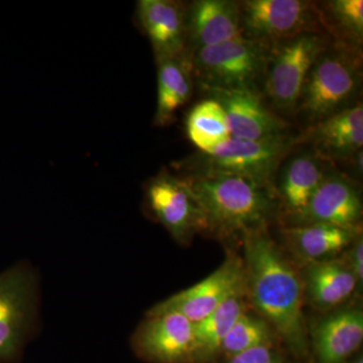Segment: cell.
<instances>
[{
    "mask_svg": "<svg viewBox=\"0 0 363 363\" xmlns=\"http://www.w3.org/2000/svg\"><path fill=\"white\" fill-rule=\"evenodd\" d=\"M189 140L199 152H208L231 138L228 121L222 105L208 98L195 105L187 116Z\"/></svg>",
    "mask_w": 363,
    "mask_h": 363,
    "instance_id": "obj_23",
    "label": "cell"
},
{
    "mask_svg": "<svg viewBox=\"0 0 363 363\" xmlns=\"http://www.w3.org/2000/svg\"><path fill=\"white\" fill-rule=\"evenodd\" d=\"M145 200L157 220L179 242L187 243L205 231L201 208L183 177L162 172L147 183Z\"/></svg>",
    "mask_w": 363,
    "mask_h": 363,
    "instance_id": "obj_10",
    "label": "cell"
},
{
    "mask_svg": "<svg viewBox=\"0 0 363 363\" xmlns=\"http://www.w3.org/2000/svg\"><path fill=\"white\" fill-rule=\"evenodd\" d=\"M245 37L267 45L307 33H322L319 6L305 0H245L238 2Z\"/></svg>",
    "mask_w": 363,
    "mask_h": 363,
    "instance_id": "obj_8",
    "label": "cell"
},
{
    "mask_svg": "<svg viewBox=\"0 0 363 363\" xmlns=\"http://www.w3.org/2000/svg\"><path fill=\"white\" fill-rule=\"evenodd\" d=\"M304 286L307 297L315 307L329 310L350 298L357 281L347 262L326 259L308 266Z\"/></svg>",
    "mask_w": 363,
    "mask_h": 363,
    "instance_id": "obj_19",
    "label": "cell"
},
{
    "mask_svg": "<svg viewBox=\"0 0 363 363\" xmlns=\"http://www.w3.org/2000/svg\"><path fill=\"white\" fill-rule=\"evenodd\" d=\"M138 16L157 59L183 56L187 43V6L173 0H140Z\"/></svg>",
    "mask_w": 363,
    "mask_h": 363,
    "instance_id": "obj_17",
    "label": "cell"
},
{
    "mask_svg": "<svg viewBox=\"0 0 363 363\" xmlns=\"http://www.w3.org/2000/svg\"><path fill=\"white\" fill-rule=\"evenodd\" d=\"M357 231L327 224H310L285 228L283 236L298 257L311 264L330 259L342 252L357 236Z\"/></svg>",
    "mask_w": 363,
    "mask_h": 363,
    "instance_id": "obj_20",
    "label": "cell"
},
{
    "mask_svg": "<svg viewBox=\"0 0 363 363\" xmlns=\"http://www.w3.org/2000/svg\"><path fill=\"white\" fill-rule=\"evenodd\" d=\"M272 45L242 37L183 55L189 69L207 93L243 88L259 89Z\"/></svg>",
    "mask_w": 363,
    "mask_h": 363,
    "instance_id": "obj_4",
    "label": "cell"
},
{
    "mask_svg": "<svg viewBox=\"0 0 363 363\" xmlns=\"http://www.w3.org/2000/svg\"><path fill=\"white\" fill-rule=\"evenodd\" d=\"M329 44L327 33H307L272 45L264 90L278 111H296L308 73Z\"/></svg>",
    "mask_w": 363,
    "mask_h": 363,
    "instance_id": "obj_6",
    "label": "cell"
},
{
    "mask_svg": "<svg viewBox=\"0 0 363 363\" xmlns=\"http://www.w3.org/2000/svg\"><path fill=\"white\" fill-rule=\"evenodd\" d=\"M38 279L32 267L16 264L0 274V363L20 358L37 320Z\"/></svg>",
    "mask_w": 363,
    "mask_h": 363,
    "instance_id": "obj_7",
    "label": "cell"
},
{
    "mask_svg": "<svg viewBox=\"0 0 363 363\" xmlns=\"http://www.w3.org/2000/svg\"><path fill=\"white\" fill-rule=\"evenodd\" d=\"M217 363H289V360L277 346H260Z\"/></svg>",
    "mask_w": 363,
    "mask_h": 363,
    "instance_id": "obj_26",
    "label": "cell"
},
{
    "mask_svg": "<svg viewBox=\"0 0 363 363\" xmlns=\"http://www.w3.org/2000/svg\"><path fill=\"white\" fill-rule=\"evenodd\" d=\"M286 135L262 140L230 138L208 152H199L181 162L184 174H229L250 179L272 189V178L294 147Z\"/></svg>",
    "mask_w": 363,
    "mask_h": 363,
    "instance_id": "obj_5",
    "label": "cell"
},
{
    "mask_svg": "<svg viewBox=\"0 0 363 363\" xmlns=\"http://www.w3.org/2000/svg\"><path fill=\"white\" fill-rule=\"evenodd\" d=\"M131 338V347L149 363H194L193 323L177 312L147 315Z\"/></svg>",
    "mask_w": 363,
    "mask_h": 363,
    "instance_id": "obj_11",
    "label": "cell"
},
{
    "mask_svg": "<svg viewBox=\"0 0 363 363\" xmlns=\"http://www.w3.org/2000/svg\"><path fill=\"white\" fill-rule=\"evenodd\" d=\"M243 312L245 306L241 297H234L193 324L194 363L217 362L224 339Z\"/></svg>",
    "mask_w": 363,
    "mask_h": 363,
    "instance_id": "obj_22",
    "label": "cell"
},
{
    "mask_svg": "<svg viewBox=\"0 0 363 363\" xmlns=\"http://www.w3.org/2000/svg\"><path fill=\"white\" fill-rule=\"evenodd\" d=\"M298 145H311L313 152L328 162L351 161L362 150L363 106L362 102L311 124L308 130L293 140Z\"/></svg>",
    "mask_w": 363,
    "mask_h": 363,
    "instance_id": "obj_12",
    "label": "cell"
},
{
    "mask_svg": "<svg viewBox=\"0 0 363 363\" xmlns=\"http://www.w3.org/2000/svg\"><path fill=\"white\" fill-rule=\"evenodd\" d=\"M350 269L357 279V285L363 281V242L362 238H358L352 248L350 257Z\"/></svg>",
    "mask_w": 363,
    "mask_h": 363,
    "instance_id": "obj_27",
    "label": "cell"
},
{
    "mask_svg": "<svg viewBox=\"0 0 363 363\" xmlns=\"http://www.w3.org/2000/svg\"><path fill=\"white\" fill-rule=\"evenodd\" d=\"M209 95L223 107L231 138L262 140L285 135L286 123L267 108L259 89L217 91Z\"/></svg>",
    "mask_w": 363,
    "mask_h": 363,
    "instance_id": "obj_14",
    "label": "cell"
},
{
    "mask_svg": "<svg viewBox=\"0 0 363 363\" xmlns=\"http://www.w3.org/2000/svg\"><path fill=\"white\" fill-rule=\"evenodd\" d=\"M346 363H363V355L362 352L355 353Z\"/></svg>",
    "mask_w": 363,
    "mask_h": 363,
    "instance_id": "obj_28",
    "label": "cell"
},
{
    "mask_svg": "<svg viewBox=\"0 0 363 363\" xmlns=\"http://www.w3.org/2000/svg\"><path fill=\"white\" fill-rule=\"evenodd\" d=\"M242 35L238 2L197 0L187 6V43L184 54Z\"/></svg>",
    "mask_w": 363,
    "mask_h": 363,
    "instance_id": "obj_16",
    "label": "cell"
},
{
    "mask_svg": "<svg viewBox=\"0 0 363 363\" xmlns=\"http://www.w3.org/2000/svg\"><path fill=\"white\" fill-rule=\"evenodd\" d=\"M362 216L357 189L345 177L328 172L304 209L294 217L298 225L327 224L358 230Z\"/></svg>",
    "mask_w": 363,
    "mask_h": 363,
    "instance_id": "obj_13",
    "label": "cell"
},
{
    "mask_svg": "<svg viewBox=\"0 0 363 363\" xmlns=\"http://www.w3.org/2000/svg\"><path fill=\"white\" fill-rule=\"evenodd\" d=\"M157 104L155 125L166 126L192 95L194 80L183 56L157 59Z\"/></svg>",
    "mask_w": 363,
    "mask_h": 363,
    "instance_id": "obj_21",
    "label": "cell"
},
{
    "mask_svg": "<svg viewBox=\"0 0 363 363\" xmlns=\"http://www.w3.org/2000/svg\"><path fill=\"white\" fill-rule=\"evenodd\" d=\"M247 292L252 305L274 329L291 357L309 358V337L303 314L302 281L269 238L266 228L243 236Z\"/></svg>",
    "mask_w": 363,
    "mask_h": 363,
    "instance_id": "obj_1",
    "label": "cell"
},
{
    "mask_svg": "<svg viewBox=\"0 0 363 363\" xmlns=\"http://www.w3.org/2000/svg\"><path fill=\"white\" fill-rule=\"evenodd\" d=\"M330 164L313 150L300 152L281 164L279 194L288 213H300L328 174Z\"/></svg>",
    "mask_w": 363,
    "mask_h": 363,
    "instance_id": "obj_18",
    "label": "cell"
},
{
    "mask_svg": "<svg viewBox=\"0 0 363 363\" xmlns=\"http://www.w3.org/2000/svg\"><path fill=\"white\" fill-rule=\"evenodd\" d=\"M362 80V48L329 44L308 73L296 111L312 124L323 121L351 106Z\"/></svg>",
    "mask_w": 363,
    "mask_h": 363,
    "instance_id": "obj_3",
    "label": "cell"
},
{
    "mask_svg": "<svg viewBox=\"0 0 363 363\" xmlns=\"http://www.w3.org/2000/svg\"><path fill=\"white\" fill-rule=\"evenodd\" d=\"M276 333L264 318L243 312L224 339L217 362L252 348L276 346Z\"/></svg>",
    "mask_w": 363,
    "mask_h": 363,
    "instance_id": "obj_25",
    "label": "cell"
},
{
    "mask_svg": "<svg viewBox=\"0 0 363 363\" xmlns=\"http://www.w3.org/2000/svg\"><path fill=\"white\" fill-rule=\"evenodd\" d=\"M204 216L205 230L219 238L266 228L276 211L272 189L229 174H183Z\"/></svg>",
    "mask_w": 363,
    "mask_h": 363,
    "instance_id": "obj_2",
    "label": "cell"
},
{
    "mask_svg": "<svg viewBox=\"0 0 363 363\" xmlns=\"http://www.w3.org/2000/svg\"><path fill=\"white\" fill-rule=\"evenodd\" d=\"M245 291V264L234 255H229L221 267L206 279L159 303L147 315L177 312L194 324L211 314L229 298L241 297Z\"/></svg>",
    "mask_w": 363,
    "mask_h": 363,
    "instance_id": "obj_9",
    "label": "cell"
},
{
    "mask_svg": "<svg viewBox=\"0 0 363 363\" xmlns=\"http://www.w3.org/2000/svg\"><path fill=\"white\" fill-rule=\"evenodd\" d=\"M363 340V313L348 308L318 322L309 341L313 363H346L358 352Z\"/></svg>",
    "mask_w": 363,
    "mask_h": 363,
    "instance_id": "obj_15",
    "label": "cell"
},
{
    "mask_svg": "<svg viewBox=\"0 0 363 363\" xmlns=\"http://www.w3.org/2000/svg\"><path fill=\"white\" fill-rule=\"evenodd\" d=\"M319 6L322 26L340 44L362 48V0H331Z\"/></svg>",
    "mask_w": 363,
    "mask_h": 363,
    "instance_id": "obj_24",
    "label": "cell"
}]
</instances>
